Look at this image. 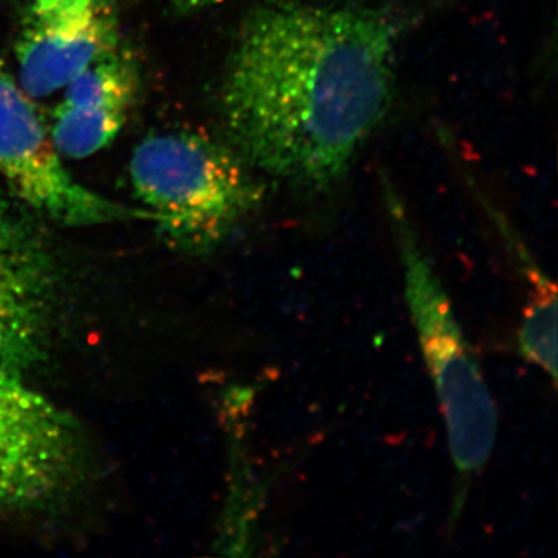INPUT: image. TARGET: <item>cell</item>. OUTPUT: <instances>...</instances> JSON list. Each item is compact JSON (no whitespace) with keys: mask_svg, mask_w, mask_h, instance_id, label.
Returning a JSON list of instances; mask_svg holds the SVG:
<instances>
[{"mask_svg":"<svg viewBox=\"0 0 558 558\" xmlns=\"http://www.w3.org/2000/svg\"><path fill=\"white\" fill-rule=\"evenodd\" d=\"M399 39V21L376 7L264 0L220 84L231 148L290 186L332 190L387 116Z\"/></svg>","mask_w":558,"mask_h":558,"instance_id":"cell-1","label":"cell"},{"mask_svg":"<svg viewBox=\"0 0 558 558\" xmlns=\"http://www.w3.org/2000/svg\"><path fill=\"white\" fill-rule=\"evenodd\" d=\"M384 191L389 226L402 264L411 322L446 422L451 462L458 475L453 505L458 517L470 484L494 453L497 405L405 205L391 183L384 182Z\"/></svg>","mask_w":558,"mask_h":558,"instance_id":"cell-2","label":"cell"},{"mask_svg":"<svg viewBox=\"0 0 558 558\" xmlns=\"http://www.w3.org/2000/svg\"><path fill=\"white\" fill-rule=\"evenodd\" d=\"M130 175L161 236L190 255L226 244L266 199L241 154L201 132L149 135L132 154Z\"/></svg>","mask_w":558,"mask_h":558,"instance_id":"cell-3","label":"cell"},{"mask_svg":"<svg viewBox=\"0 0 558 558\" xmlns=\"http://www.w3.org/2000/svg\"><path fill=\"white\" fill-rule=\"evenodd\" d=\"M84 465L78 425L0 365V510L49 508L75 486Z\"/></svg>","mask_w":558,"mask_h":558,"instance_id":"cell-4","label":"cell"},{"mask_svg":"<svg viewBox=\"0 0 558 558\" xmlns=\"http://www.w3.org/2000/svg\"><path fill=\"white\" fill-rule=\"evenodd\" d=\"M61 157L38 110L0 61V175L14 196L70 227L153 222L148 209L106 199L81 185Z\"/></svg>","mask_w":558,"mask_h":558,"instance_id":"cell-5","label":"cell"},{"mask_svg":"<svg viewBox=\"0 0 558 558\" xmlns=\"http://www.w3.org/2000/svg\"><path fill=\"white\" fill-rule=\"evenodd\" d=\"M119 46L113 0H25L14 43L20 86L49 97Z\"/></svg>","mask_w":558,"mask_h":558,"instance_id":"cell-6","label":"cell"},{"mask_svg":"<svg viewBox=\"0 0 558 558\" xmlns=\"http://www.w3.org/2000/svg\"><path fill=\"white\" fill-rule=\"evenodd\" d=\"M58 274L49 242L0 194V365L27 373L46 355Z\"/></svg>","mask_w":558,"mask_h":558,"instance_id":"cell-7","label":"cell"},{"mask_svg":"<svg viewBox=\"0 0 558 558\" xmlns=\"http://www.w3.org/2000/svg\"><path fill=\"white\" fill-rule=\"evenodd\" d=\"M64 89L50 135L62 157L86 159L109 146L123 130L137 101V61L124 51H113Z\"/></svg>","mask_w":558,"mask_h":558,"instance_id":"cell-8","label":"cell"},{"mask_svg":"<svg viewBox=\"0 0 558 558\" xmlns=\"http://www.w3.org/2000/svg\"><path fill=\"white\" fill-rule=\"evenodd\" d=\"M495 222L505 238L520 274L529 282V301L524 307L519 332V347L523 357L548 374L557 384V289L531 252L524 247L519 234L494 211Z\"/></svg>","mask_w":558,"mask_h":558,"instance_id":"cell-9","label":"cell"},{"mask_svg":"<svg viewBox=\"0 0 558 558\" xmlns=\"http://www.w3.org/2000/svg\"><path fill=\"white\" fill-rule=\"evenodd\" d=\"M159 2L165 3L172 10L180 11V13H191V11L219 5V3L227 2V0H159Z\"/></svg>","mask_w":558,"mask_h":558,"instance_id":"cell-10","label":"cell"}]
</instances>
